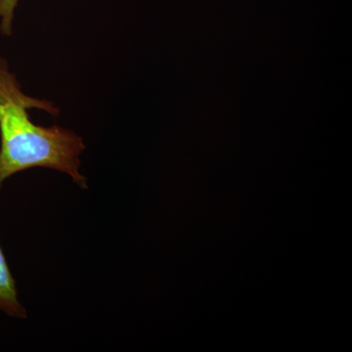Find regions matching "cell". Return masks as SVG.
I'll use <instances>...</instances> for the list:
<instances>
[{
  "instance_id": "6da1fadb",
  "label": "cell",
  "mask_w": 352,
  "mask_h": 352,
  "mask_svg": "<svg viewBox=\"0 0 352 352\" xmlns=\"http://www.w3.org/2000/svg\"><path fill=\"white\" fill-rule=\"evenodd\" d=\"M31 109L53 117L60 113L52 102L25 94L7 60L0 57V191L16 173L36 168L66 173L87 190V177L80 173V157L85 150L82 138L65 127L34 124Z\"/></svg>"
},
{
  "instance_id": "7a4b0ae2",
  "label": "cell",
  "mask_w": 352,
  "mask_h": 352,
  "mask_svg": "<svg viewBox=\"0 0 352 352\" xmlns=\"http://www.w3.org/2000/svg\"><path fill=\"white\" fill-rule=\"evenodd\" d=\"M0 312L16 319H25L27 309L21 303L17 283L0 245Z\"/></svg>"
},
{
  "instance_id": "3957f363",
  "label": "cell",
  "mask_w": 352,
  "mask_h": 352,
  "mask_svg": "<svg viewBox=\"0 0 352 352\" xmlns=\"http://www.w3.org/2000/svg\"><path fill=\"white\" fill-rule=\"evenodd\" d=\"M19 0H0V32L3 36L12 34L14 12Z\"/></svg>"
}]
</instances>
